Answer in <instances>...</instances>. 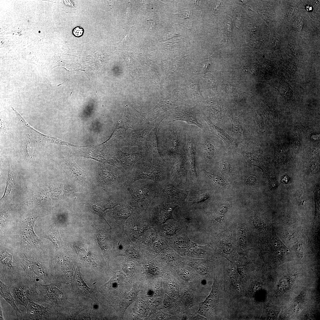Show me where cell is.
<instances>
[{"instance_id": "6da1fadb", "label": "cell", "mask_w": 320, "mask_h": 320, "mask_svg": "<svg viewBox=\"0 0 320 320\" xmlns=\"http://www.w3.org/2000/svg\"><path fill=\"white\" fill-rule=\"evenodd\" d=\"M170 167L156 162L149 153L135 164L125 185L140 179L157 183L168 180Z\"/></svg>"}, {"instance_id": "7a4b0ae2", "label": "cell", "mask_w": 320, "mask_h": 320, "mask_svg": "<svg viewBox=\"0 0 320 320\" xmlns=\"http://www.w3.org/2000/svg\"><path fill=\"white\" fill-rule=\"evenodd\" d=\"M162 125L165 128L162 134V146L170 159L185 146L188 124L182 121H176Z\"/></svg>"}, {"instance_id": "3957f363", "label": "cell", "mask_w": 320, "mask_h": 320, "mask_svg": "<svg viewBox=\"0 0 320 320\" xmlns=\"http://www.w3.org/2000/svg\"><path fill=\"white\" fill-rule=\"evenodd\" d=\"M125 187L130 196V203L134 206H145L157 197V183L152 180H139Z\"/></svg>"}, {"instance_id": "277c9868", "label": "cell", "mask_w": 320, "mask_h": 320, "mask_svg": "<svg viewBox=\"0 0 320 320\" xmlns=\"http://www.w3.org/2000/svg\"><path fill=\"white\" fill-rule=\"evenodd\" d=\"M20 265L25 275L34 282L40 279L44 284H49L53 281L52 270L47 266L42 258L37 256L23 254L20 258Z\"/></svg>"}, {"instance_id": "5b68a950", "label": "cell", "mask_w": 320, "mask_h": 320, "mask_svg": "<svg viewBox=\"0 0 320 320\" xmlns=\"http://www.w3.org/2000/svg\"><path fill=\"white\" fill-rule=\"evenodd\" d=\"M39 293L36 302H43L50 304L57 312L69 305V303L63 292L60 285L52 281L49 284L35 282Z\"/></svg>"}, {"instance_id": "8992f818", "label": "cell", "mask_w": 320, "mask_h": 320, "mask_svg": "<svg viewBox=\"0 0 320 320\" xmlns=\"http://www.w3.org/2000/svg\"><path fill=\"white\" fill-rule=\"evenodd\" d=\"M35 282L25 275L10 284L11 292L17 304L25 308L30 301H36L39 293Z\"/></svg>"}, {"instance_id": "52a82bcc", "label": "cell", "mask_w": 320, "mask_h": 320, "mask_svg": "<svg viewBox=\"0 0 320 320\" xmlns=\"http://www.w3.org/2000/svg\"><path fill=\"white\" fill-rule=\"evenodd\" d=\"M171 160L168 181L182 188L189 177V167L185 151V146L170 159Z\"/></svg>"}, {"instance_id": "ba28073f", "label": "cell", "mask_w": 320, "mask_h": 320, "mask_svg": "<svg viewBox=\"0 0 320 320\" xmlns=\"http://www.w3.org/2000/svg\"><path fill=\"white\" fill-rule=\"evenodd\" d=\"M199 128L196 126L188 125L186 129L185 151L189 167V177L197 184V174L196 167V144Z\"/></svg>"}, {"instance_id": "9c48e42d", "label": "cell", "mask_w": 320, "mask_h": 320, "mask_svg": "<svg viewBox=\"0 0 320 320\" xmlns=\"http://www.w3.org/2000/svg\"><path fill=\"white\" fill-rule=\"evenodd\" d=\"M188 191L180 188L168 180L157 183V198L169 203L181 206L187 196Z\"/></svg>"}, {"instance_id": "30bf717a", "label": "cell", "mask_w": 320, "mask_h": 320, "mask_svg": "<svg viewBox=\"0 0 320 320\" xmlns=\"http://www.w3.org/2000/svg\"><path fill=\"white\" fill-rule=\"evenodd\" d=\"M12 255L3 252L0 255V280L9 285L13 281L25 275L23 270L12 265Z\"/></svg>"}, {"instance_id": "8fae6325", "label": "cell", "mask_w": 320, "mask_h": 320, "mask_svg": "<svg viewBox=\"0 0 320 320\" xmlns=\"http://www.w3.org/2000/svg\"><path fill=\"white\" fill-rule=\"evenodd\" d=\"M160 123H161L145 121L128 135H125L123 144L129 147L145 146L148 149V140L149 134L157 124Z\"/></svg>"}, {"instance_id": "7c38bea8", "label": "cell", "mask_w": 320, "mask_h": 320, "mask_svg": "<svg viewBox=\"0 0 320 320\" xmlns=\"http://www.w3.org/2000/svg\"><path fill=\"white\" fill-rule=\"evenodd\" d=\"M199 130L197 141L196 157L201 156L204 162L209 164L214 161L217 150L212 139L201 133Z\"/></svg>"}, {"instance_id": "4fadbf2b", "label": "cell", "mask_w": 320, "mask_h": 320, "mask_svg": "<svg viewBox=\"0 0 320 320\" xmlns=\"http://www.w3.org/2000/svg\"><path fill=\"white\" fill-rule=\"evenodd\" d=\"M27 312L22 320H53L57 319V312L52 307H44L30 301L25 307Z\"/></svg>"}, {"instance_id": "5bb4252c", "label": "cell", "mask_w": 320, "mask_h": 320, "mask_svg": "<svg viewBox=\"0 0 320 320\" xmlns=\"http://www.w3.org/2000/svg\"><path fill=\"white\" fill-rule=\"evenodd\" d=\"M197 110L195 108L181 107L174 110L168 121L164 123L171 122L181 121L188 125L196 126L202 130L204 128L203 125L199 122L197 118Z\"/></svg>"}, {"instance_id": "9a60e30c", "label": "cell", "mask_w": 320, "mask_h": 320, "mask_svg": "<svg viewBox=\"0 0 320 320\" xmlns=\"http://www.w3.org/2000/svg\"><path fill=\"white\" fill-rule=\"evenodd\" d=\"M71 285L72 289L75 293L80 295L90 298L96 303H100L95 296V293L97 291L96 288H90L87 286L82 277L79 267L76 268L73 274Z\"/></svg>"}, {"instance_id": "2e32d148", "label": "cell", "mask_w": 320, "mask_h": 320, "mask_svg": "<svg viewBox=\"0 0 320 320\" xmlns=\"http://www.w3.org/2000/svg\"><path fill=\"white\" fill-rule=\"evenodd\" d=\"M151 203L154 205L152 211L153 216L160 223L174 219L172 212L175 209L179 207L177 204L166 202L157 198Z\"/></svg>"}, {"instance_id": "e0dca14e", "label": "cell", "mask_w": 320, "mask_h": 320, "mask_svg": "<svg viewBox=\"0 0 320 320\" xmlns=\"http://www.w3.org/2000/svg\"><path fill=\"white\" fill-rule=\"evenodd\" d=\"M148 151L139 153H125L121 151L117 152L116 160L129 176L135 164L149 154Z\"/></svg>"}, {"instance_id": "ac0fdd59", "label": "cell", "mask_w": 320, "mask_h": 320, "mask_svg": "<svg viewBox=\"0 0 320 320\" xmlns=\"http://www.w3.org/2000/svg\"><path fill=\"white\" fill-rule=\"evenodd\" d=\"M160 125V124H157L149 134L148 140V145L149 146L148 150L154 161L162 165L170 167L171 162H167L164 159L159 149L157 132Z\"/></svg>"}, {"instance_id": "d6986e66", "label": "cell", "mask_w": 320, "mask_h": 320, "mask_svg": "<svg viewBox=\"0 0 320 320\" xmlns=\"http://www.w3.org/2000/svg\"><path fill=\"white\" fill-rule=\"evenodd\" d=\"M188 226L183 228L168 241L169 248L183 255L186 254L190 240L188 236Z\"/></svg>"}, {"instance_id": "ffe728a7", "label": "cell", "mask_w": 320, "mask_h": 320, "mask_svg": "<svg viewBox=\"0 0 320 320\" xmlns=\"http://www.w3.org/2000/svg\"><path fill=\"white\" fill-rule=\"evenodd\" d=\"M203 119L208 125L210 131L213 134L220 138L228 146L232 148L236 147V143L235 139L229 135L222 129L214 124L207 117H204Z\"/></svg>"}, {"instance_id": "44dd1931", "label": "cell", "mask_w": 320, "mask_h": 320, "mask_svg": "<svg viewBox=\"0 0 320 320\" xmlns=\"http://www.w3.org/2000/svg\"><path fill=\"white\" fill-rule=\"evenodd\" d=\"M212 247L209 244L201 245L192 241H189L186 254L194 257H207L213 251Z\"/></svg>"}, {"instance_id": "7402d4cb", "label": "cell", "mask_w": 320, "mask_h": 320, "mask_svg": "<svg viewBox=\"0 0 320 320\" xmlns=\"http://www.w3.org/2000/svg\"><path fill=\"white\" fill-rule=\"evenodd\" d=\"M187 226L182 220L174 219L169 223L164 225L160 232L168 239Z\"/></svg>"}, {"instance_id": "603a6c76", "label": "cell", "mask_w": 320, "mask_h": 320, "mask_svg": "<svg viewBox=\"0 0 320 320\" xmlns=\"http://www.w3.org/2000/svg\"><path fill=\"white\" fill-rule=\"evenodd\" d=\"M0 295L10 305L15 311L18 319L22 320L24 315L18 308L15 303L14 299L10 290V286L0 280Z\"/></svg>"}, {"instance_id": "cb8c5ba5", "label": "cell", "mask_w": 320, "mask_h": 320, "mask_svg": "<svg viewBox=\"0 0 320 320\" xmlns=\"http://www.w3.org/2000/svg\"><path fill=\"white\" fill-rule=\"evenodd\" d=\"M202 172L204 176L216 186L221 188L228 187L226 181L218 173L207 169H203Z\"/></svg>"}, {"instance_id": "d4e9b609", "label": "cell", "mask_w": 320, "mask_h": 320, "mask_svg": "<svg viewBox=\"0 0 320 320\" xmlns=\"http://www.w3.org/2000/svg\"><path fill=\"white\" fill-rule=\"evenodd\" d=\"M59 226L57 225H52L50 228L43 234V236L50 240L54 245L56 251L60 248L62 241L59 232Z\"/></svg>"}, {"instance_id": "484cf974", "label": "cell", "mask_w": 320, "mask_h": 320, "mask_svg": "<svg viewBox=\"0 0 320 320\" xmlns=\"http://www.w3.org/2000/svg\"><path fill=\"white\" fill-rule=\"evenodd\" d=\"M112 203L108 200H104L102 202L93 204L92 208L97 214L103 217L105 214L106 210L111 208Z\"/></svg>"}, {"instance_id": "4316f807", "label": "cell", "mask_w": 320, "mask_h": 320, "mask_svg": "<svg viewBox=\"0 0 320 320\" xmlns=\"http://www.w3.org/2000/svg\"><path fill=\"white\" fill-rule=\"evenodd\" d=\"M228 207L226 205H223L218 208L214 214L212 222L214 224H217L221 220L224 215L227 211Z\"/></svg>"}, {"instance_id": "83f0119b", "label": "cell", "mask_w": 320, "mask_h": 320, "mask_svg": "<svg viewBox=\"0 0 320 320\" xmlns=\"http://www.w3.org/2000/svg\"><path fill=\"white\" fill-rule=\"evenodd\" d=\"M301 129L298 122H296L293 131V145L296 150L299 149L301 143Z\"/></svg>"}, {"instance_id": "f1b7e54d", "label": "cell", "mask_w": 320, "mask_h": 320, "mask_svg": "<svg viewBox=\"0 0 320 320\" xmlns=\"http://www.w3.org/2000/svg\"><path fill=\"white\" fill-rule=\"evenodd\" d=\"M153 248L156 250L161 251L169 247L168 241L163 239L159 238L155 241Z\"/></svg>"}, {"instance_id": "f546056e", "label": "cell", "mask_w": 320, "mask_h": 320, "mask_svg": "<svg viewBox=\"0 0 320 320\" xmlns=\"http://www.w3.org/2000/svg\"><path fill=\"white\" fill-rule=\"evenodd\" d=\"M231 122L233 131L237 134H242L243 129L241 123L238 120L233 119L231 120Z\"/></svg>"}, {"instance_id": "4dcf8cb0", "label": "cell", "mask_w": 320, "mask_h": 320, "mask_svg": "<svg viewBox=\"0 0 320 320\" xmlns=\"http://www.w3.org/2000/svg\"><path fill=\"white\" fill-rule=\"evenodd\" d=\"M221 171L226 174L230 173L232 171V167L230 163L227 161L221 162L219 165Z\"/></svg>"}, {"instance_id": "1f68e13d", "label": "cell", "mask_w": 320, "mask_h": 320, "mask_svg": "<svg viewBox=\"0 0 320 320\" xmlns=\"http://www.w3.org/2000/svg\"><path fill=\"white\" fill-rule=\"evenodd\" d=\"M124 59L126 61L127 64V66L129 68V70H130V73L132 72V74H134L135 73L136 75H137L138 72H137V70L136 69L135 65L133 63V61L132 58L130 56H125Z\"/></svg>"}, {"instance_id": "d6a6232c", "label": "cell", "mask_w": 320, "mask_h": 320, "mask_svg": "<svg viewBox=\"0 0 320 320\" xmlns=\"http://www.w3.org/2000/svg\"><path fill=\"white\" fill-rule=\"evenodd\" d=\"M226 27V31L227 32L228 35V36L230 37L231 41L233 43L232 35L233 32V23L232 20L230 17L227 20Z\"/></svg>"}, {"instance_id": "836d02e7", "label": "cell", "mask_w": 320, "mask_h": 320, "mask_svg": "<svg viewBox=\"0 0 320 320\" xmlns=\"http://www.w3.org/2000/svg\"><path fill=\"white\" fill-rule=\"evenodd\" d=\"M257 178L256 176L253 174H250L247 176L244 179L245 183L248 185H252L255 184L256 182Z\"/></svg>"}, {"instance_id": "e575fe53", "label": "cell", "mask_w": 320, "mask_h": 320, "mask_svg": "<svg viewBox=\"0 0 320 320\" xmlns=\"http://www.w3.org/2000/svg\"><path fill=\"white\" fill-rule=\"evenodd\" d=\"M276 156L278 157V159H279L282 161H285L286 160V155L285 153L284 152L283 149L280 146L277 149L276 151Z\"/></svg>"}, {"instance_id": "d590c367", "label": "cell", "mask_w": 320, "mask_h": 320, "mask_svg": "<svg viewBox=\"0 0 320 320\" xmlns=\"http://www.w3.org/2000/svg\"><path fill=\"white\" fill-rule=\"evenodd\" d=\"M303 25V22L300 17L296 19L293 23V26L297 31H300L302 30Z\"/></svg>"}, {"instance_id": "8d00e7d4", "label": "cell", "mask_w": 320, "mask_h": 320, "mask_svg": "<svg viewBox=\"0 0 320 320\" xmlns=\"http://www.w3.org/2000/svg\"><path fill=\"white\" fill-rule=\"evenodd\" d=\"M84 32V29L80 26H77L74 28L72 30L73 34L77 37L81 36L83 35Z\"/></svg>"}, {"instance_id": "74e56055", "label": "cell", "mask_w": 320, "mask_h": 320, "mask_svg": "<svg viewBox=\"0 0 320 320\" xmlns=\"http://www.w3.org/2000/svg\"><path fill=\"white\" fill-rule=\"evenodd\" d=\"M8 124L6 121L1 118V131L2 132H6L8 129Z\"/></svg>"}, {"instance_id": "f35d334b", "label": "cell", "mask_w": 320, "mask_h": 320, "mask_svg": "<svg viewBox=\"0 0 320 320\" xmlns=\"http://www.w3.org/2000/svg\"><path fill=\"white\" fill-rule=\"evenodd\" d=\"M256 30L255 27L252 24H249L247 26V30L248 33L250 35H253L255 33Z\"/></svg>"}, {"instance_id": "ab89813d", "label": "cell", "mask_w": 320, "mask_h": 320, "mask_svg": "<svg viewBox=\"0 0 320 320\" xmlns=\"http://www.w3.org/2000/svg\"><path fill=\"white\" fill-rule=\"evenodd\" d=\"M318 169V166L316 163H313L310 166L309 170L311 173H313L316 172Z\"/></svg>"}, {"instance_id": "60d3db41", "label": "cell", "mask_w": 320, "mask_h": 320, "mask_svg": "<svg viewBox=\"0 0 320 320\" xmlns=\"http://www.w3.org/2000/svg\"><path fill=\"white\" fill-rule=\"evenodd\" d=\"M242 21V15H237L236 19V25L237 28H239L240 27Z\"/></svg>"}, {"instance_id": "b9f144b4", "label": "cell", "mask_w": 320, "mask_h": 320, "mask_svg": "<svg viewBox=\"0 0 320 320\" xmlns=\"http://www.w3.org/2000/svg\"><path fill=\"white\" fill-rule=\"evenodd\" d=\"M149 272L153 275H157L159 274V272L158 268L156 266H151L148 269Z\"/></svg>"}, {"instance_id": "7bdbcfd3", "label": "cell", "mask_w": 320, "mask_h": 320, "mask_svg": "<svg viewBox=\"0 0 320 320\" xmlns=\"http://www.w3.org/2000/svg\"><path fill=\"white\" fill-rule=\"evenodd\" d=\"M190 13L188 12L185 11L180 13L178 15L182 18L186 19L189 17V14Z\"/></svg>"}, {"instance_id": "ee69618b", "label": "cell", "mask_w": 320, "mask_h": 320, "mask_svg": "<svg viewBox=\"0 0 320 320\" xmlns=\"http://www.w3.org/2000/svg\"><path fill=\"white\" fill-rule=\"evenodd\" d=\"M128 35L127 34V35L125 36L123 38L119 43V44H124L126 43L128 40Z\"/></svg>"}, {"instance_id": "f6af8a7d", "label": "cell", "mask_w": 320, "mask_h": 320, "mask_svg": "<svg viewBox=\"0 0 320 320\" xmlns=\"http://www.w3.org/2000/svg\"><path fill=\"white\" fill-rule=\"evenodd\" d=\"M289 178L287 175L283 176L281 180V182L283 183H287L289 180Z\"/></svg>"}, {"instance_id": "bcb514c9", "label": "cell", "mask_w": 320, "mask_h": 320, "mask_svg": "<svg viewBox=\"0 0 320 320\" xmlns=\"http://www.w3.org/2000/svg\"><path fill=\"white\" fill-rule=\"evenodd\" d=\"M0 320H4V318L3 314L2 309V308L1 306V304H0Z\"/></svg>"}, {"instance_id": "7dc6e473", "label": "cell", "mask_w": 320, "mask_h": 320, "mask_svg": "<svg viewBox=\"0 0 320 320\" xmlns=\"http://www.w3.org/2000/svg\"><path fill=\"white\" fill-rule=\"evenodd\" d=\"M73 90H72V91L71 92V93L70 95V96H71V95L72 94V92H73Z\"/></svg>"}, {"instance_id": "c3c4849f", "label": "cell", "mask_w": 320, "mask_h": 320, "mask_svg": "<svg viewBox=\"0 0 320 320\" xmlns=\"http://www.w3.org/2000/svg\"><path fill=\"white\" fill-rule=\"evenodd\" d=\"M274 245H275V246H276V245H277V244H276V243H274Z\"/></svg>"}, {"instance_id": "681fc988", "label": "cell", "mask_w": 320, "mask_h": 320, "mask_svg": "<svg viewBox=\"0 0 320 320\" xmlns=\"http://www.w3.org/2000/svg\"><path fill=\"white\" fill-rule=\"evenodd\" d=\"M278 254H280V252H278Z\"/></svg>"}, {"instance_id": "f907efd6", "label": "cell", "mask_w": 320, "mask_h": 320, "mask_svg": "<svg viewBox=\"0 0 320 320\" xmlns=\"http://www.w3.org/2000/svg\"><path fill=\"white\" fill-rule=\"evenodd\" d=\"M289 250H287V252H289Z\"/></svg>"}]
</instances>
